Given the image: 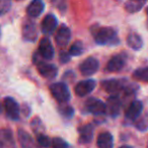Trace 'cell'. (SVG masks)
Listing matches in <instances>:
<instances>
[{"mask_svg": "<svg viewBox=\"0 0 148 148\" xmlns=\"http://www.w3.org/2000/svg\"><path fill=\"white\" fill-rule=\"evenodd\" d=\"M99 62L93 57H88L79 66V70L83 76H91L99 70Z\"/></svg>", "mask_w": 148, "mask_h": 148, "instance_id": "obj_4", "label": "cell"}, {"mask_svg": "<svg viewBox=\"0 0 148 148\" xmlns=\"http://www.w3.org/2000/svg\"><path fill=\"white\" fill-rule=\"evenodd\" d=\"M70 38H71V32L68 27H61L59 29V31L57 32V35H56V43L59 47H65L68 45L70 41Z\"/></svg>", "mask_w": 148, "mask_h": 148, "instance_id": "obj_15", "label": "cell"}, {"mask_svg": "<svg viewBox=\"0 0 148 148\" xmlns=\"http://www.w3.org/2000/svg\"><path fill=\"white\" fill-rule=\"evenodd\" d=\"M51 145L56 148H64V147H68L69 144H68L65 140L61 139V138H54V139L52 140Z\"/></svg>", "mask_w": 148, "mask_h": 148, "instance_id": "obj_27", "label": "cell"}, {"mask_svg": "<svg viewBox=\"0 0 148 148\" xmlns=\"http://www.w3.org/2000/svg\"><path fill=\"white\" fill-rule=\"evenodd\" d=\"M1 110H2V107H1V105H0V113H1Z\"/></svg>", "mask_w": 148, "mask_h": 148, "instance_id": "obj_30", "label": "cell"}, {"mask_svg": "<svg viewBox=\"0 0 148 148\" xmlns=\"http://www.w3.org/2000/svg\"><path fill=\"white\" fill-rule=\"evenodd\" d=\"M51 1H55V0H51Z\"/></svg>", "mask_w": 148, "mask_h": 148, "instance_id": "obj_33", "label": "cell"}, {"mask_svg": "<svg viewBox=\"0 0 148 148\" xmlns=\"http://www.w3.org/2000/svg\"><path fill=\"white\" fill-rule=\"evenodd\" d=\"M53 97L58 103H67L70 99V91L68 86L63 82H56L50 86Z\"/></svg>", "mask_w": 148, "mask_h": 148, "instance_id": "obj_1", "label": "cell"}, {"mask_svg": "<svg viewBox=\"0 0 148 148\" xmlns=\"http://www.w3.org/2000/svg\"><path fill=\"white\" fill-rule=\"evenodd\" d=\"M39 54L42 58L46 60H51L54 57V48L52 43L48 38H44L41 40L39 45Z\"/></svg>", "mask_w": 148, "mask_h": 148, "instance_id": "obj_8", "label": "cell"}, {"mask_svg": "<svg viewBox=\"0 0 148 148\" xmlns=\"http://www.w3.org/2000/svg\"><path fill=\"white\" fill-rule=\"evenodd\" d=\"M116 38V32L111 27H101L95 35V40L99 45H107Z\"/></svg>", "mask_w": 148, "mask_h": 148, "instance_id": "obj_3", "label": "cell"}, {"mask_svg": "<svg viewBox=\"0 0 148 148\" xmlns=\"http://www.w3.org/2000/svg\"><path fill=\"white\" fill-rule=\"evenodd\" d=\"M133 77L137 80L148 82V67L138 68L133 72Z\"/></svg>", "mask_w": 148, "mask_h": 148, "instance_id": "obj_24", "label": "cell"}, {"mask_svg": "<svg viewBox=\"0 0 148 148\" xmlns=\"http://www.w3.org/2000/svg\"><path fill=\"white\" fill-rule=\"evenodd\" d=\"M84 51L83 45L80 41H77L70 47L69 49V55L70 56H80Z\"/></svg>", "mask_w": 148, "mask_h": 148, "instance_id": "obj_25", "label": "cell"}, {"mask_svg": "<svg viewBox=\"0 0 148 148\" xmlns=\"http://www.w3.org/2000/svg\"><path fill=\"white\" fill-rule=\"evenodd\" d=\"M103 88L107 92L114 93L123 90V89H125V87H124V83L122 80H119V79H109V80L103 81Z\"/></svg>", "mask_w": 148, "mask_h": 148, "instance_id": "obj_14", "label": "cell"}, {"mask_svg": "<svg viewBox=\"0 0 148 148\" xmlns=\"http://www.w3.org/2000/svg\"><path fill=\"white\" fill-rule=\"evenodd\" d=\"M93 138V128L90 124H87L79 128V143L87 144Z\"/></svg>", "mask_w": 148, "mask_h": 148, "instance_id": "obj_16", "label": "cell"}, {"mask_svg": "<svg viewBox=\"0 0 148 148\" xmlns=\"http://www.w3.org/2000/svg\"><path fill=\"white\" fill-rule=\"evenodd\" d=\"M145 2L146 0H129L125 4V8L130 13L138 12L144 6Z\"/></svg>", "mask_w": 148, "mask_h": 148, "instance_id": "obj_20", "label": "cell"}, {"mask_svg": "<svg viewBox=\"0 0 148 148\" xmlns=\"http://www.w3.org/2000/svg\"><path fill=\"white\" fill-rule=\"evenodd\" d=\"M146 13H147V15H148V8L146 9Z\"/></svg>", "mask_w": 148, "mask_h": 148, "instance_id": "obj_31", "label": "cell"}, {"mask_svg": "<svg viewBox=\"0 0 148 148\" xmlns=\"http://www.w3.org/2000/svg\"><path fill=\"white\" fill-rule=\"evenodd\" d=\"M0 145H3V146L14 145L12 135H11L9 130H1L0 131Z\"/></svg>", "mask_w": 148, "mask_h": 148, "instance_id": "obj_22", "label": "cell"}, {"mask_svg": "<svg viewBox=\"0 0 148 148\" xmlns=\"http://www.w3.org/2000/svg\"><path fill=\"white\" fill-rule=\"evenodd\" d=\"M0 34H1V29H0Z\"/></svg>", "mask_w": 148, "mask_h": 148, "instance_id": "obj_32", "label": "cell"}, {"mask_svg": "<svg viewBox=\"0 0 148 148\" xmlns=\"http://www.w3.org/2000/svg\"><path fill=\"white\" fill-rule=\"evenodd\" d=\"M95 85H97V83H95V81L93 79H87V80L80 81L75 86V93L78 97H85V95H89L95 88Z\"/></svg>", "mask_w": 148, "mask_h": 148, "instance_id": "obj_7", "label": "cell"}, {"mask_svg": "<svg viewBox=\"0 0 148 148\" xmlns=\"http://www.w3.org/2000/svg\"><path fill=\"white\" fill-rule=\"evenodd\" d=\"M58 25L57 18L55 15L53 14H48L45 16L44 21H42V32L45 35H52L53 32L56 29Z\"/></svg>", "mask_w": 148, "mask_h": 148, "instance_id": "obj_11", "label": "cell"}, {"mask_svg": "<svg viewBox=\"0 0 148 148\" xmlns=\"http://www.w3.org/2000/svg\"><path fill=\"white\" fill-rule=\"evenodd\" d=\"M127 44L131 49L136 50V51L143 47V41L141 37L137 34H130L127 38Z\"/></svg>", "mask_w": 148, "mask_h": 148, "instance_id": "obj_19", "label": "cell"}, {"mask_svg": "<svg viewBox=\"0 0 148 148\" xmlns=\"http://www.w3.org/2000/svg\"><path fill=\"white\" fill-rule=\"evenodd\" d=\"M142 111H143V105H142L141 101H134L130 103L128 109L126 110V118L129 120H132V121L136 120L142 114Z\"/></svg>", "mask_w": 148, "mask_h": 148, "instance_id": "obj_12", "label": "cell"}, {"mask_svg": "<svg viewBox=\"0 0 148 148\" xmlns=\"http://www.w3.org/2000/svg\"><path fill=\"white\" fill-rule=\"evenodd\" d=\"M5 109V113H6L7 117L9 119L16 121L19 119V113H21V109H19L18 103H16L14 99L12 97H5L4 103H3Z\"/></svg>", "mask_w": 148, "mask_h": 148, "instance_id": "obj_5", "label": "cell"}, {"mask_svg": "<svg viewBox=\"0 0 148 148\" xmlns=\"http://www.w3.org/2000/svg\"><path fill=\"white\" fill-rule=\"evenodd\" d=\"M97 144L101 148H112L114 145L113 135L109 132H103L99 134L97 140Z\"/></svg>", "mask_w": 148, "mask_h": 148, "instance_id": "obj_18", "label": "cell"}, {"mask_svg": "<svg viewBox=\"0 0 148 148\" xmlns=\"http://www.w3.org/2000/svg\"><path fill=\"white\" fill-rule=\"evenodd\" d=\"M23 37L25 41L34 42L37 39V29L34 23H25L23 27Z\"/></svg>", "mask_w": 148, "mask_h": 148, "instance_id": "obj_17", "label": "cell"}, {"mask_svg": "<svg viewBox=\"0 0 148 148\" xmlns=\"http://www.w3.org/2000/svg\"><path fill=\"white\" fill-rule=\"evenodd\" d=\"M17 1H21V0H17Z\"/></svg>", "mask_w": 148, "mask_h": 148, "instance_id": "obj_34", "label": "cell"}, {"mask_svg": "<svg viewBox=\"0 0 148 148\" xmlns=\"http://www.w3.org/2000/svg\"><path fill=\"white\" fill-rule=\"evenodd\" d=\"M69 56L70 55H68V53L67 54H65V53H62L61 55H60V59H61V61L63 62V63H65V62H68L69 61Z\"/></svg>", "mask_w": 148, "mask_h": 148, "instance_id": "obj_29", "label": "cell"}, {"mask_svg": "<svg viewBox=\"0 0 148 148\" xmlns=\"http://www.w3.org/2000/svg\"><path fill=\"white\" fill-rule=\"evenodd\" d=\"M37 64L38 71L40 72L42 76L46 77V78H55L58 74V69L55 65L53 64H48L42 61H35Z\"/></svg>", "mask_w": 148, "mask_h": 148, "instance_id": "obj_6", "label": "cell"}, {"mask_svg": "<svg viewBox=\"0 0 148 148\" xmlns=\"http://www.w3.org/2000/svg\"><path fill=\"white\" fill-rule=\"evenodd\" d=\"M61 113L65 117H72L74 114V111L71 107H63L61 109Z\"/></svg>", "mask_w": 148, "mask_h": 148, "instance_id": "obj_28", "label": "cell"}, {"mask_svg": "<svg viewBox=\"0 0 148 148\" xmlns=\"http://www.w3.org/2000/svg\"><path fill=\"white\" fill-rule=\"evenodd\" d=\"M85 109L95 116H101L107 113V106L105 103L95 97H89L85 101Z\"/></svg>", "mask_w": 148, "mask_h": 148, "instance_id": "obj_2", "label": "cell"}, {"mask_svg": "<svg viewBox=\"0 0 148 148\" xmlns=\"http://www.w3.org/2000/svg\"><path fill=\"white\" fill-rule=\"evenodd\" d=\"M37 141H38V144H39L40 146H42V147H49L52 144L50 138L48 137V136L44 135V134H38Z\"/></svg>", "mask_w": 148, "mask_h": 148, "instance_id": "obj_26", "label": "cell"}, {"mask_svg": "<svg viewBox=\"0 0 148 148\" xmlns=\"http://www.w3.org/2000/svg\"><path fill=\"white\" fill-rule=\"evenodd\" d=\"M45 9V3L43 0H33L27 8V13L29 17H39Z\"/></svg>", "mask_w": 148, "mask_h": 148, "instance_id": "obj_10", "label": "cell"}, {"mask_svg": "<svg viewBox=\"0 0 148 148\" xmlns=\"http://www.w3.org/2000/svg\"><path fill=\"white\" fill-rule=\"evenodd\" d=\"M106 106H107V111L109 112L110 115L113 118H115L120 114V111H121L122 108V103L117 95H112V97H110L108 99Z\"/></svg>", "mask_w": 148, "mask_h": 148, "instance_id": "obj_13", "label": "cell"}, {"mask_svg": "<svg viewBox=\"0 0 148 148\" xmlns=\"http://www.w3.org/2000/svg\"><path fill=\"white\" fill-rule=\"evenodd\" d=\"M18 139L19 142H21V145L23 147H31V146H34V140L33 138L31 137L27 132H25V130L19 129L18 130Z\"/></svg>", "mask_w": 148, "mask_h": 148, "instance_id": "obj_21", "label": "cell"}, {"mask_svg": "<svg viewBox=\"0 0 148 148\" xmlns=\"http://www.w3.org/2000/svg\"><path fill=\"white\" fill-rule=\"evenodd\" d=\"M135 127L141 132H146L148 130V113H145L141 117H138L135 122Z\"/></svg>", "mask_w": 148, "mask_h": 148, "instance_id": "obj_23", "label": "cell"}, {"mask_svg": "<svg viewBox=\"0 0 148 148\" xmlns=\"http://www.w3.org/2000/svg\"><path fill=\"white\" fill-rule=\"evenodd\" d=\"M126 63V57L123 54L115 55L112 57V59L109 61L107 65V70L110 72H118L122 70L125 66Z\"/></svg>", "mask_w": 148, "mask_h": 148, "instance_id": "obj_9", "label": "cell"}]
</instances>
